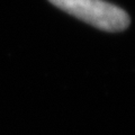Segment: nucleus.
<instances>
[{
	"label": "nucleus",
	"instance_id": "nucleus-1",
	"mask_svg": "<svg viewBox=\"0 0 135 135\" xmlns=\"http://www.w3.org/2000/svg\"><path fill=\"white\" fill-rule=\"evenodd\" d=\"M55 7L105 32H122L131 19L122 8L104 0H49Z\"/></svg>",
	"mask_w": 135,
	"mask_h": 135
}]
</instances>
